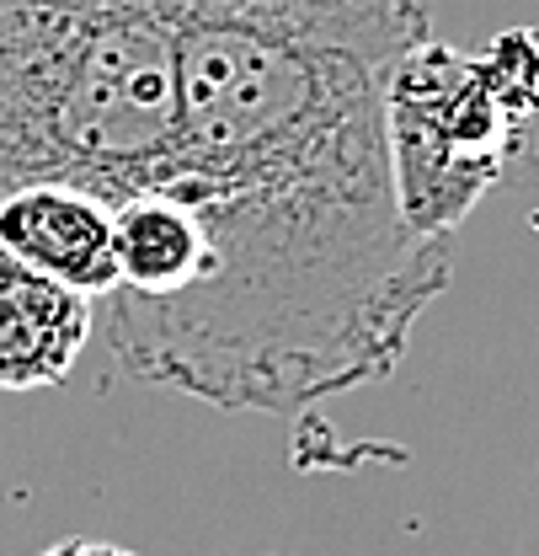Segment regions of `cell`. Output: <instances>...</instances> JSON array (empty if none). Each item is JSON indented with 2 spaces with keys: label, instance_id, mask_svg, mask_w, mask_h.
<instances>
[{
  "label": "cell",
  "instance_id": "277c9868",
  "mask_svg": "<svg viewBox=\"0 0 539 556\" xmlns=\"http://www.w3.org/2000/svg\"><path fill=\"white\" fill-rule=\"evenodd\" d=\"M0 252L86 300L118 289L113 204L69 182H38L0 199Z\"/></svg>",
  "mask_w": 539,
  "mask_h": 556
},
{
  "label": "cell",
  "instance_id": "5b68a950",
  "mask_svg": "<svg viewBox=\"0 0 539 556\" xmlns=\"http://www.w3.org/2000/svg\"><path fill=\"white\" fill-rule=\"evenodd\" d=\"M91 300L0 252V391L65 386L91 343Z\"/></svg>",
  "mask_w": 539,
  "mask_h": 556
},
{
  "label": "cell",
  "instance_id": "8992f818",
  "mask_svg": "<svg viewBox=\"0 0 539 556\" xmlns=\"http://www.w3.org/2000/svg\"><path fill=\"white\" fill-rule=\"evenodd\" d=\"M113 263L118 289L107 300L166 305L203 274V219L171 188H144L113 208Z\"/></svg>",
  "mask_w": 539,
  "mask_h": 556
},
{
  "label": "cell",
  "instance_id": "ba28073f",
  "mask_svg": "<svg viewBox=\"0 0 539 556\" xmlns=\"http://www.w3.org/2000/svg\"><path fill=\"white\" fill-rule=\"evenodd\" d=\"M529 225H535V230H539V204H535V214H529Z\"/></svg>",
  "mask_w": 539,
  "mask_h": 556
},
{
  "label": "cell",
  "instance_id": "52a82bcc",
  "mask_svg": "<svg viewBox=\"0 0 539 556\" xmlns=\"http://www.w3.org/2000/svg\"><path fill=\"white\" fill-rule=\"evenodd\" d=\"M38 556H134L129 546H113V541H91V535H69L60 546H49V552Z\"/></svg>",
  "mask_w": 539,
  "mask_h": 556
},
{
  "label": "cell",
  "instance_id": "3957f363",
  "mask_svg": "<svg viewBox=\"0 0 539 556\" xmlns=\"http://www.w3.org/2000/svg\"><path fill=\"white\" fill-rule=\"evenodd\" d=\"M539 118V27H508L480 54L422 38L385 75V150L406 225L454 236L518 161Z\"/></svg>",
  "mask_w": 539,
  "mask_h": 556
},
{
  "label": "cell",
  "instance_id": "6da1fadb",
  "mask_svg": "<svg viewBox=\"0 0 539 556\" xmlns=\"http://www.w3.org/2000/svg\"><path fill=\"white\" fill-rule=\"evenodd\" d=\"M422 38V0L182 5L171 193L203 219V274L166 305L107 300L134 386L299 417L396 375L454 283V236L406 225L385 150V75Z\"/></svg>",
  "mask_w": 539,
  "mask_h": 556
},
{
  "label": "cell",
  "instance_id": "7a4b0ae2",
  "mask_svg": "<svg viewBox=\"0 0 539 556\" xmlns=\"http://www.w3.org/2000/svg\"><path fill=\"white\" fill-rule=\"evenodd\" d=\"M188 0H0V199L69 182L118 208L182 161Z\"/></svg>",
  "mask_w": 539,
  "mask_h": 556
}]
</instances>
